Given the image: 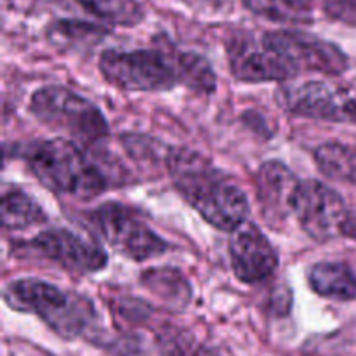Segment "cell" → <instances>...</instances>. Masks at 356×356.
Listing matches in <instances>:
<instances>
[{
	"instance_id": "cell-1",
	"label": "cell",
	"mask_w": 356,
	"mask_h": 356,
	"mask_svg": "<svg viewBox=\"0 0 356 356\" xmlns=\"http://www.w3.org/2000/svg\"><path fill=\"white\" fill-rule=\"evenodd\" d=\"M165 163L176 190L205 222L229 233L247 222V195L205 156L188 148H170Z\"/></svg>"
},
{
	"instance_id": "cell-2",
	"label": "cell",
	"mask_w": 356,
	"mask_h": 356,
	"mask_svg": "<svg viewBox=\"0 0 356 356\" xmlns=\"http://www.w3.org/2000/svg\"><path fill=\"white\" fill-rule=\"evenodd\" d=\"M31 174L54 193L92 200L108 188L106 176L73 139L52 138L24 152Z\"/></svg>"
},
{
	"instance_id": "cell-3",
	"label": "cell",
	"mask_w": 356,
	"mask_h": 356,
	"mask_svg": "<svg viewBox=\"0 0 356 356\" xmlns=\"http://www.w3.org/2000/svg\"><path fill=\"white\" fill-rule=\"evenodd\" d=\"M3 301L16 312L40 318L63 339L83 337L97 320L92 302L40 278L10 282L3 291Z\"/></svg>"
},
{
	"instance_id": "cell-4",
	"label": "cell",
	"mask_w": 356,
	"mask_h": 356,
	"mask_svg": "<svg viewBox=\"0 0 356 356\" xmlns=\"http://www.w3.org/2000/svg\"><path fill=\"white\" fill-rule=\"evenodd\" d=\"M186 51L174 49H108L99 72L108 83L127 92H163L184 86Z\"/></svg>"
},
{
	"instance_id": "cell-5",
	"label": "cell",
	"mask_w": 356,
	"mask_h": 356,
	"mask_svg": "<svg viewBox=\"0 0 356 356\" xmlns=\"http://www.w3.org/2000/svg\"><path fill=\"white\" fill-rule=\"evenodd\" d=\"M30 111L44 125L66 132L80 143H96L110 132L99 108L68 87L45 86L37 89L30 97Z\"/></svg>"
},
{
	"instance_id": "cell-6",
	"label": "cell",
	"mask_w": 356,
	"mask_h": 356,
	"mask_svg": "<svg viewBox=\"0 0 356 356\" xmlns=\"http://www.w3.org/2000/svg\"><path fill=\"white\" fill-rule=\"evenodd\" d=\"M89 222L115 252L136 263L155 259L169 250V243L138 211L118 202H106L94 209L89 212Z\"/></svg>"
},
{
	"instance_id": "cell-7",
	"label": "cell",
	"mask_w": 356,
	"mask_h": 356,
	"mask_svg": "<svg viewBox=\"0 0 356 356\" xmlns=\"http://www.w3.org/2000/svg\"><path fill=\"white\" fill-rule=\"evenodd\" d=\"M291 212L302 232L322 243L344 235L351 218L343 197L316 179L298 181L291 198Z\"/></svg>"
},
{
	"instance_id": "cell-8",
	"label": "cell",
	"mask_w": 356,
	"mask_h": 356,
	"mask_svg": "<svg viewBox=\"0 0 356 356\" xmlns=\"http://www.w3.org/2000/svg\"><path fill=\"white\" fill-rule=\"evenodd\" d=\"M284 110L298 117L332 124H356V96L344 87L329 82L285 83L277 90Z\"/></svg>"
},
{
	"instance_id": "cell-9",
	"label": "cell",
	"mask_w": 356,
	"mask_h": 356,
	"mask_svg": "<svg viewBox=\"0 0 356 356\" xmlns=\"http://www.w3.org/2000/svg\"><path fill=\"white\" fill-rule=\"evenodd\" d=\"M229 72L240 82H289L299 72L282 52L271 47L264 37H252L249 33H236L229 38L228 45Z\"/></svg>"
},
{
	"instance_id": "cell-10",
	"label": "cell",
	"mask_w": 356,
	"mask_h": 356,
	"mask_svg": "<svg viewBox=\"0 0 356 356\" xmlns=\"http://www.w3.org/2000/svg\"><path fill=\"white\" fill-rule=\"evenodd\" d=\"M24 249L63 270L79 275L97 273L108 264V254L101 249L99 243L65 228L38 233L24 243Z\"/></svg>"
},
{
	"instance_id": "cell-11",
	"label": "cell",
	"mask_w": 356,
	"mask_h": 356,
	"mask_svg": "<svg viewBox=\"0 0 356 356\" xmlns=\"http://www.w3.org/2000/svg\"><path fill=\"white\" fill-rule=\"evenodd\" d=\"M264 40L285 56L299 73L318 72L341 75L348 70V56L339 45L302 30H275L263 35Z\"/></svg>"
},
{
	"instance_id": "cell-12",
	"label": "cell",
	"mask_w": 356,
	"mask_h": 356,
	"mask_svg": "<svg viewBox=\"0 0 356 356\" xmlns=\"http://www.w3.org/2000/svg\"><path fill=\"white\" fill-rule=\"evenodd\" d=\"M228 254L233 273L243 284H261L273 277L278 268V254L259 226L247 221L232 232Z\"/></svg>"
},
{
	"instance_id": "cell-13",
	"label": "cell",
	"mask_w": 356,
	"mask_h": 356,
	"mask_svg": "<svg viewBox=\"0 0 356 356\" xmlns=\"http://www.w3.org/2000/svg\"><path fill=\"white\" fill-rule=\"evenodd\" d=\"M257 198L263 207V216L270 222L285 219L291 212V198L298 179L280 162H266L257 172Z\"/></svg>"
},
{
	"instance_id": "cell-14",
	"label": "cell",
	"mask_w": 356,
	"mask_h": 356,
	"mask_svg": "<svg viewBox=\"0 0 356 356\" xmlns=\"http://www.w3.org/2000/svg\"><path fill=\"white\" fill-rule=\"evenodd\" d=\"M308 285L316 296L332 301L356 299V273L343 261H322L308 270Z\"/></svg>"
},
{
	"instance_id": "cell-15",
	"label": "cell",
	"mask_w": 356,
	"mask_h": 356,
	"mask_svg": "<svg viewBox=\"0 0 356 356\" xmlns=\"http://www.w3.org/2000/svg\"><path fill=\"white\" fill-rule=\"evenodd\" d=\"M44 209L31 195L14 184H6L2 190V225L7 232H23L35 225L45 222Z\"/></svg>"
},
{
	"instance_id": "cell-16",
	"label": "cell",
	"mask_w": 356,
	"mask_h": 356,
	"mask_svg": "<svg viewBox=\"0 0 356 356\" xmlns=\"http://www.w3.org/2000/svg\"><path fill=\"white\" fill-rule=\"evenodd\" d=\"M256 16L282 24H308L313 21V9L308 0H242Z\"/></svg>"
},
{
	"instance_id": "cell-17",
	"label": "cell",
	"mask_w": 356,
	"mask_h": 356,
	"mask_svg": "<svg viewBox=\"0 0 356 356\" xmlns=\"http://www.w3.org/2000/svg\"><path fill=\"white\" fill-rule=\"evenodd\" d=\"M89 13L113 26H136L146 16L145 6L139 0H76Z\"/></svg>"
},
{
	"instance_id": "cell-18",
	"label": "cell",
	"mask_w": 356,
	"mask_h": 356,
	"mask_svg": "<svg viewBox=\"0 0 356 356\" xmlns=\"http://www.w3.org/2000/svg\"><path fill=\"white\" fill-rule=\"evenodd\" d=\"M47 35L52 44L82 47V45H94L99 42L106 35V30L99 24L86 23V21L59 19L49 26Z\"/></svg>"
},
{
	"instance_id": "cell-19",
	"label": "cell",
	"mask_w": 356,
	"mask_h": 356,
	"mask_svg": "<svg viewBox=\"0 0 356 356\" xmlns=\"http://www.w3.org/2000/svg\"><path fill=\"white\" fill-rule=\"evenodd\" d=\"M315 160L318 169L327 177L337 181H348L355 176V155L350 148L339 143H325L315 152Z\"/></svg>"
},
{
	"instance_id": "cell-20",
	"label": "cell",
	"mask_w": 356,
	"mask_h": 356,
	"mask_svg": "<svg viewBox=\"0 0 356 356\" xmlns=\"http://www.w3.org/2000/svg\"><path fill=\"white\" fill-rule=\"evenodd\" d=\"M160 346L165 356H219L212 348L197 343L184 334H163Z\"/></svg>"
},
{
	"instance_id": "cell-21",
	"label": "cell",
	"mask_w": 356,
	"mask_h": 356,
	"mask_svg": "<svg viewBox=\"0 0 356 356\" xmlns=\"http://www.w3.org/2000/svg\"><path fill=\"white\" fill-rule=\"evenodd\" d=\"M323 10L332 19L356 26V0H323Z\"/></svg>"
},
{
	"instance_id": "cell-22",
	"label": "cell",
	"mask_w": 356,
	"mask_h": 356,
	"mask_svg": "<svg viewBox=\"0 0 356 356\" xmlns=\"http://www.w3.org/2000/svg\"><path fill=\"white\" fill-rule=\"evenodd\" d=\"M191 7H202V9H218L221 7L222 0H183Z\"/></svg>"
},
{
	"instance_id": "cell-23",
	"label": "cell",
	"mask_w": 356,
	"mask_h": 356,
	"mask_svg": "<svg viewBox=\"0 0 356 356\" xmlns=\"http://www.w3.org/2000/svg\"><path fill=\"white\" fill-rule=\"evenodd\" d=\"M344 236H350L356 242V218H350L346 228H344Z\"/></svg>"
}]
</instances>
